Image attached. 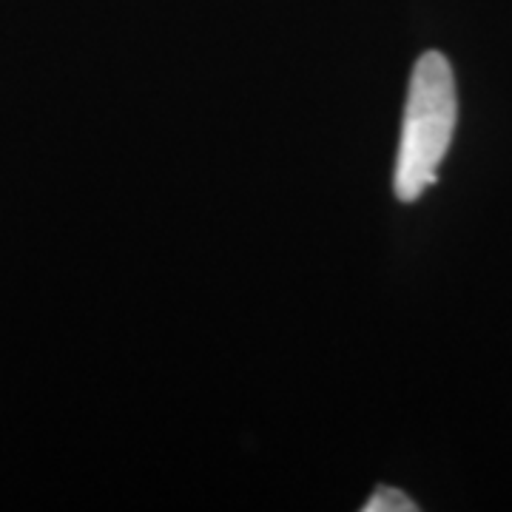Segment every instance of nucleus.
<instances>
[{"label": "nucleus", "mask_w": 512, "mask_h": 512, "mask_svg": "<svg viewBox=\"0 0 512 512\" xmlns=\"http://www.w3.org/2000/svg\"><path fill=\"white\" fill-rule=\"evenodd\" d=\"M456 117V77L450 60L441 52L421 55L410 74L393 177L396 197L402 202L419 200L439 180V165L453 143Z\"/></svg>", "instance_id": "f257e3e1"}, {"label": "nucleus", "mask_w": 512, "mask_h": 512, "mask_svg": "<svg viewBox=\"0 0 512 512\" xmlns=\"http://www.w3.org/2000/svg\"><path fill=\"white\" fill-rule=\"evenodd\" d=\"M365 512H416L419 510V504H413L402 490H393V487H379L376 493L370 495V501H367Z\"/></svg>", "instance_id": "f03ea898"}]
</instances>
